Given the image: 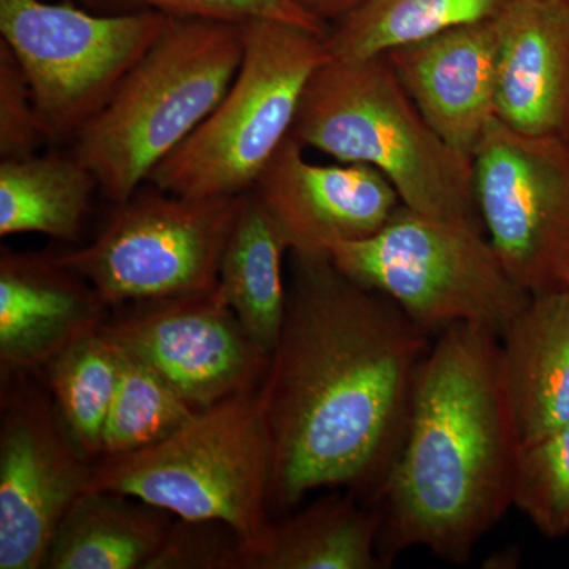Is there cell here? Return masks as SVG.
<instances>
[{
    "label": "cell",
    "mask_w": 569,
    "mask_h": 569,
    "mask_svg": "<svg viewBox=\"0 0 569 569\" xmlns=\"http://www.w3.org/2000/svg\"><path fill=\"white\" fill-rule=\"evenodd\" d=\"M290 253L279 342L260 388L271 512L346 489L373 503L406 438L432 335L329 252Z\"/></svg>",
    "instance_id": "obj_1"
},
{
    "label": "cell",
    "mask_w": 569,
    "mask_h": 569,
    "mask_svg": "<svg viewBox=\"0 0 569 569\" xmlns=\"http://www.w3.org/2000/svg\"><path fill=\"white\" fill-rule=\"evenodd\" d=\"M520 449L500 336L468 323L438 332L402 448L373 500L385 565L417 548L467 565L512 508Z\"/></svg>",
    "instance_id": "obj_2"
},
{
    "label": "cell",
    "mask_w": 569,
    "mask_h": 569,
    "mask_svg": "<svg viewBox=\"0 0 569 569\" xmlns=\"http://www.w3.org/2000/svg\"><path fill=\"white\" fill-rule=\"evenodd\" d=\"M290 134L337 162L376 168L402 204L422 216L482 224L471 157L422 118L387 54L359 61L329 56L307 82Z\"/></svg>",
    "instance_id": "obj_3"
},
{
    "label": "cell",
    "mask_w": 569,
    "mask_h": 569,
    "mask_svg": "<svg viewBox=\"0 0 569 569\" xmlns=\"http://www.w3.org/2000/svg\"><path fill=\"white\" fill-rule=\"evenodd\" d=\"M241 22L168 18L102 110L74 138L73 152L121 203L211 116L242 61Z\"/></svg>",
    "instance_id": "obj_4"
},
{
    "label": "cell",
    "mask_w": 569,
    "mask_h": 569,
    "mask_svg": "<svg viewBox=\"0 0 569 569\" xmlns=\"http://www.w3.org/2000/svg\"><path fill=\"white\" fill-rule=\"evenodd\" d=\"M272 445L258 391L198 411L163 440L93 462L88 489L138 498L174 518L217 519L244 542L234 569L272 526Z\"/></svg>",
    "instance_id": "obj_5"
},
{
    "label": "cell",
    "mask_w": 569,
    "mask_h": 569,
    "mask_svg": "<svg viewBox=\"0 0 569 569\" xmlns=\"http://www.w3.org/2000/svg\"><path fill=\"white\" fill-rule=\"evenodd\" d=\"M241 66L222 102L156 170L149 183L181 197L250 192L290 137L310 77L329 59L326 33L295 22H241Z\"/></svg>",
    "instance_id": "obj_6"
},
{
    "label": "cell",
    "mask_w": 569,
    "mask_h": 569,
    "mask_svg": "<svg viewBox=\"0 0 569 569\" xmlns=\"http://www.w3.org/2000/svg\"><path fill=\"white\" fill-rule=\"evenodd\" d=\"M329 253L343 274L388 296L432 336L458 323L501 336L531 298L481 223L436 219L403 204L376 234Z\"/></svg>",
    "instance_id": "obj_7"
},
{
    "label": "cell",
    "mask_w": 569,
    "mask_h": 569,
    "mask_svg": "<svg viewBox=\"0 0 569 569\" xmlns=\"http://www.w3.org/2000/svg\"><path fill=\"white\" fill-rule=\"evenodd\" d=\"M244 197L190 198L141 187L116 203L89 244L54 257L92 283L111 310L212 290Z\"/></svg>",
    "instance_id": "obj_8"
},
{
    "label": "cell",
    "mask_w": 569,
    "mask_h": 569,
    "mask_svg": "<svg viewBox=\"0 0 569 569\" xmlns=\"http://www.w3.org/2000/svg\"><path fill=\"white\" fill-rule=\"evenodd\" d=\"M168 18L152 10L97 17L71 3L0 0V36L28 78L48 140L77 138Z\"/></svg>",
    "instance_id": "obj_9"
},
{
    "label": "cell",
    "mask_w": 569,
    "mask_h": 569,
    "mask_svg": "<svg viewBox=\"0 0 569 569\" xmlns=\"http://www.w3.org/2000/svg\"><path fill=\"white\" fill-rule=\"evenodd\" d=\"M471 163L479 219L511 279L530 295L569 288V140L496 119Z\"/></svg>",
    "instance_id": "obj_10"
},
{
    "label": "cell",
    "mask_w": 569,
    "mask_h": 569,
    "mask_svg": "<svg viewBox=\"0 0 569 569\" xmlns=\"http://www.w3.org/2000/svg\"><path fill=\"white\" fill-rule=\"evenodd\" d=\"M93 460L39 372H0V569H41Z\"/></svg>",
    "instance_id": "obj_11"
},
{
    "label": "cell",
    "mask_w": 569,
    "mask_h": 569,
    "mask_svg": "<svg viewBox=\"0 0 569 569\" xmlns=\"http://www.w3.org/2000/svg\"><path fill=\"white\" fill-rule=\"evenodd\" d=\"M102 332L152 367L197 411L258 391L271 358L227 305L219 284L116 307Z\"/></svg>",
    "instance_id": "obj_12"
},
{
    "label": "cell",
    "mask_w": 569,
    "mask_h": 569,
    "mask_svg": "<svg viewBox=\"0 0 569 569\" xmlns=\"http://www.w3.org/2000/svg\"><path fill=\"white\" fill-rule=\"evenodd\" d=\"M288 137L250 192L288 252H331L376 234L400 208L387 176L367 164H317Z\"/></svg>",
    "instance_id": "obj_13"
},
{
    "label": "cell",
    "mask_w": 569,
    "mask_h": 569,
    "mask_svg": "<svg viewBox=\"0 0 569 569\" xmlns=\"http://www.w3.org/2000/svg\"><path fill=\"white\" fill-rule=\"evenodd\" d=\"M500 24L471 22L389 51L422 118L456 151L473 156L496 121Z\"/></svg>",
    "instance_id": "obj_14"
},
{
    "label": "cell",
    "mask_w": 569,
    "mask_h": 569,
    "mask_svg": "<svg viewBox=\"0 0 569 569\" xmlns=\"http://www.w3.org/2000/svg\"><path fill=\"white\" fill-rule=\"evenodd\" d=\"M111 307L54 254L0 252V372H37L82 337L100 331Z\"/></svg>",
    "instance_id": "obj_15"
},
{
    "label": "cell",
    "mask_w": 569,
    "mask_h": 569,
    "mask_svg": "<svg viewBox=\"0 0 569 569\" xmlns=\"http://www.w3.org/2000/svg\"><path fill=\"white\" fill-rule=\"evenodd\" d=\"M498 24V121L569 140V3L511 0Z\"/></svg>",
    "instance_id": "obj_16"
},
{
    "label": "cell",
    "mask_w": 569,
    "mask_h": 569,
    "mask_svg": "<svg viewBox=\"0 0 569 569\" xmlns=\"http://www.w3.org/2000/svg\"><path fill=\"white\" fill-rule=\"evenodd\" d=\"M501 340L523 447L569 425V288L531 295Z\"/></svg>",
    "instance_id": "obj_17"
},
{
    "label": "cell",
    "mask_w": 569,
    "mask_h": 569,
    "mask_svg": "<svg viewBox=\"0 0 569 569\" xmlns=\"http://www.w3.org/2000/svg\"><path fill=\"white\" fill-rule=\"evenodd\" d=\"M381 516L351 490L332 489L272 520L268 541L241 569H387L378 553Z\"/></svg>",
    "instance_id": "obj_18"
},
{
    "label": "cell",
    "mask_w": 569,
    "mask_h": 569,
    "mask_svg": "<svg viewBox=\"0 0 569 569\" xmlns=\"http://www.w3.org/2000/svg\"><path fill=\"white\" fill-rule=\"evenodd\" d=\"M174 516L110 490L81 493L54 531L44 569H146Z\"/></svg>",
    "instance_id": "obj_19"
},
{
    "label": "cell",
    "mask_w": 569,
    "mask_h": 569,
    "mask_svg": "<svg viewBox=\"0 0 569 569\" xmlns=\"http://www.w3.org/2000/svg\"><path fill=\"white\" fill-rule=\"evenodd\" d=\"M100 190L77 153H36L0 162V236L39 233L78 241Z\"/></svg>",
    "instance_id": "obj_20"
},
{
    "label": "cell",
    "mask_w": 569,
    "mask_h": 569,
    "mask_svg": "<svg viewBox=\"0 0 569 569\" xmlns=\"http://www.w3.org/2000/svg\"><path fill=\"white\" fill-rule=\"evenodd\" d=\"M279 231L252 192H247L238 222L224 249L219 290L247 332L271 355L287 310L283 254Z\"/></svg>",
    "instance_id": "obj_21"
},
{
    "label": "cell",
    "mask_w": 569,
    "mask_h": 569,
    "mask_svg": "<svg viewBox=\"0 0 569 569\" xmlns=\"http://www.w3.org/2000/svg\"><path fill=\"white\" fill-rule=\"evenodd\" d=\"M511 0H362L329 26V56L346 61L376 58L458 26L496 20Z\"/></svg>",
    "instance_id": "obj_22"
},
{
    "label": "cell",
    "mask_w": 569,
    "mask_h": 569,
    "mask_svg": "<svg viewBox=\"0 0 569 569\" xmlns=\"http://www.w3.org/2000/svg\"><path fill=\"white\" fill-rule=\"evenodd\" d=\"M82 451L102 456L103 430L119 378V348L100 331L82 337L37 370Z\"/></svg>",
    "instance_id": "obj_23"
},
{
    "label": "cell",
    "mask_w": 569,
    "mask_h": 569,
    "mask_svg": "<svg viewBox=\"0 0 569 569\" xmlns=\"http://www.w3.org/2000/svg\"><path fill=\"white\" fill-rule=\"evenodd\" d=\"M118 348V387L104 425L100 458L157 443L198 413L152 367Z\"/></svg>",
    "instance_id": "obj_24"
},
{
    "label": "cell",
    "mask_w": 569,
    "mask_h": 569,
    "mask_svg": "<svg viewBox=\"0 0 569 569\" xmlns=\"http://www.w3.org/2000/svg\"><path fill=\"white\" fill-rule=\"evenodd\" d=\"M512 507L539 533L560 539L569 533V425L520 449Z\"/></svg>",
    "instance_id": "obj_25"
},
{
    "label": "cell",
    "mask_w": 569,
    "mask_h": 569,
    "mask_svg": "<svg viewBox=\"0 0 569 569\" xmlns=\"http://www.w3.org/2000/svg\"><path fill=\"white\" fill-rule=\"evenodd\" d=\"M242 550L238 531L223 520L174 518L146 569H234Z\"/></svg>",
    "instance_id": "obj_26"
},
{
    "label": "cell",
    "mask_w": 569,
    "mask_h": 569,
    "mask_svg": "<svg viewBox=\"0 0 569 569\" xmlns=\"http://www.w3.org/2000/svg\"><path fill=\"white\" fill-rule=\"evenodd\" d=\"M47 141L28 78L0 40V160L36 156Z\"/></svg>",
    "instance_id": "obj_27"
},
{
    "label": "cell",
    "mask_w": 569,
    "mask_h": 569,
    "mask_svg": "<svg viewBox=\"0 0 569 569\" xmlns=\"http://www.w3.org/2000/svg\"><path fill=\"white\" fill-rule=\"evenodd\" d=\"M132 11L152 10L174 18H208V20L244 22L254 18L295 22L317 32H328L326 26L310 18L291 0H103Z\"/></svg>",
    "instance_id": "obj_28"
},
{
    "label": "cell",
    "mask_w": 569,
    "mask_h": 569,
    "mask_svg": "<svg viewBox=\"0 0 569 569\" xmlns=\"http://www.w3.org/2000/svg\"><path fill=\"white\" fill-rule=\"evenodd\" d=\"M291 2L329 29V26L353 11L362 0H291Z\"/></svg>",
    "instance_id": "obj_29"
},
{
    "label": "cell",
    "mask_w": 569,
    "mask_h": 569,
    "mask_svg": "<svg viewBox=\"0 0 569 569\" xmlns=\"http://www.w3.org/2000/svg\"><path fill=\"white\" fill-rule=\"evenodd\" d=\"M546 2H563V3H569V0H546Z\"/></svg>",
    "instance_id": "obj_30"
}]
</instances>
